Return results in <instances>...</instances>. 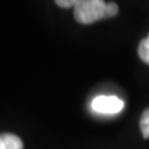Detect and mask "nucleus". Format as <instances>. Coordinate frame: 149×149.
Instances as JSON below:
<instances>
[{
    "mask_svg": "<svg viewBox=\"0 0 149 149\" xmlns=\"http://www.w3.org/2000/svg\"><path fill=\"white\" fill-rule=\"evenodd\" d=\"M108 11H109V17H113L118 14V5L116 3H108Z\"/></svg>",
    "mask_w": 149,
    "mask_h": 149,
    "instance_id": "7",
    "label": "nucleus"
},
{
    "mask_svg": "<svg viewBox=\"0 0 149 149\" xmlns=\"http://www.w3.org/2000/svg\"><path fill=\"white\" fill-rule=\"evenodd\" d=\"M91 108L100 114H117L124 108V102L117 96L101 95L92 100Z\"/></svg>",
    "mask_w": 149,
    "mask_h": 149,
    "instance_id": "2",
    "label": "nucleus"
},
{
    "mask_svg": "<svg viewBox=\"0 0 149 149\" xmlns=\"http://www.w3.org/2000/svg\"><path fill=\"white\" fill-rule=\"evenodd\" d=\"M138 56H139V58H141L143 62H146L147 65H149V34H148L147 37H144L141 42H139Z\"/></svg>",
    "mask_w": 149,
    "mask_h": 149,
    "instance_id": "4",
    "label": "nucleus"
},
{
    "mask_svg": "<svg viewBox=\"0 0 149 149\" xmlns=\"http://www.w3.org/2000/svg\"><path fill=\"white\" fill-rule=\"evenodd\" d=\"M0 149H24L22 141L15 134L3 133L0 134Z\"/></svg>",
    "mask_w": 149,
    "mask_h": 149,
    "instance_id": "3",
    "label": "nucleus"
},
{
    "mask_svg": "<svg viewBox=\"0 0 149 149\" xmlns=\"http://www.w3.org/2000/svg\"><path fill=\"white\" fill-rule=\"evenodd\" d=\"M73 15L80 24H92L109 17L108 3L104 0H80L73 8Z\"/></svg>",
    "mask_w": 149,
    "mask_h": 149,
    "instance_id": "1",
    "label": "nucleus"
},
{
    "mask_svg": "<svg viewBox=\"0 0 149 149\" xmlns=\"http://www.w3.org/2000/svg\"><path fill=\"white\" fill-rule=\"evenodd\" d=\"M80 1V0H55L56 5H58L60 8H65V9H68V8H74V5Z\"/></svg>",
    "mask_w": 149,
    "mask_h": 149,
    "instance_id": "6",
    "label": "nucleus"
},
{
    "mask_svg": "<svg viewBox=\"0 0 149 149\" xmlns=\"http://www.w3.org/2000/svg\"><path fill=\"white\" fill-rule=\"evenodd\" d=\"M139 127H141V132L143 134L144 139L149 138V108L142 113L141 120H139Z\"/></svg>",
    "mask_w": 149,
    "mask_h": 149,
    "instance_id": "5",
    "label": "nucleus"
}]
</instances>
